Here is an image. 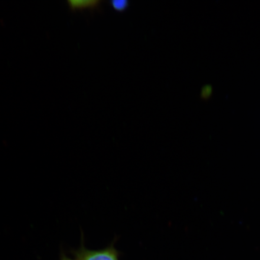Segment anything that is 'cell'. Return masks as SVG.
<instances>
[{
    "instance_id": "obj_5",
    "label": "cell",
    "mask_w": 260,
    "mask_h": 260,
    "mask_svg": "<svg viewBox=\"0 0 260 260\" xmlns=\"http://www.w3.org/2000/svg\"><path fill=\"white\" fill-rule=\"evenodd\" d=\"M60 260H74V259H73L70 257H68V256H67L66 255L64 254V253L63 252H62L61 253ZM75 260H76V259H75Z\"/></svg>"
},
{
    "instance_id": "obj_3",
    "label": "cell",
    "mask_w": 260,
    "mask_h": 260,
    "mask_svg": "<svg viewBox=\"0 0 260 260\" xmlns=\"http://www.w3.org/2000/svg\"><path fill=\"white\" fill-rule=\"evenodd\" d=\"M110 3L114 9L120 12L124 11L128 8L129 4L127 0H112Z\"/></svg>"
},
{
    "instance_id": "obj_4",
    "label": "cell",
    "mask_w": 260,
    "mask_h": 260,
    "mask_svg": "<svg viewBox=\"0 0 260 260\" xmlns=\"http://www.w3.org/2000/svg\"><path fill=\"white\" fill-rule=\"evenodd\" d=\"M213 94V87L210 84H206L201 89L200 96L203 100H209Z\"/></svg>"
},
{
    "instance_id": "obj_1",
    "label": "cell",
    "mask_w": 260,
    "mask_h": 260,
    "mask_svg": "<svg viewBox=\"0 0 260 260\" xmlns=\"http://www.w3.org/2000/svg\"><path fill=\"white\" fill-rule=\"evenodd\" d=\"M76 260H119L120 253L114 246V242L106 248L99 250L87 249L84 246L83 235L79 248L72 250Z\"/></svg>"
},
{
    "instance_id": "obj_2",
    "label": "cell",
    "mask_w": 260,
    "mask_h": 260,
    "mask_svg": "<svg viewBox=\"0 0 260 260\" xmlns=\"http://www.w3.org/2000/svg\"><path fill=\"white\" fill-rule=\"evenodd\" d=\"M102 2L101 0H69L67 2L72 10L100 8Z\"/></svg>"
}]
</instances>
